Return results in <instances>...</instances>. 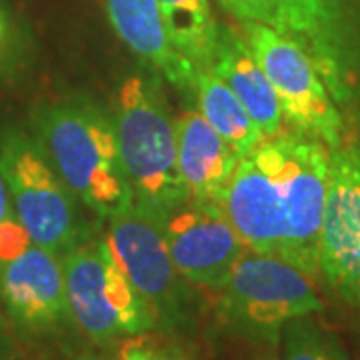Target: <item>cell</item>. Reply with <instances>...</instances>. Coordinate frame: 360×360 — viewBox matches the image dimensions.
<instances>
[{
	"label": "cell",
	"mask_w": 360,
	"mask_h": 360,
	"mask_svg": "<svg viewBox=\"0 0 360 360\" xmlns=\"http://www.w3.org/2000/svg\"><path fill=\"white\" fill-rule=\"evenodd\" d=\"M60 258L70 319L90 340L108 345L155 328L153 310L118 264L106 236H86Z\"/></svg>",
	"instance_id": "5"
},
{
	"label": "cell",
	"mask_w": 360,
	"mask_h": 360,
	"mask_svg": "<svg viewBox=\"0 0 360 360\" xmlns=\"http://www.w3.org/2000/svg\"><path fill=\"white\" fill-rule=\"evenodd\" d=\"M68 360H98L96 356H92V354H89V352H84V354H78V356H72V359Z\"/></svg>",
	"instance_id": "23"
},
{
	"label": "cell",
	"mask_w": 360,
	"mask_h": 360,
	"mask_svg": "<svg viewBox=\"0 0 360 360\" xmlns=\"http://www.w3.org/2000/svg\"><path fill=\"white\" fill-rule=\"evenodd\" d=\"M115 132L132 200L162 219L188 200L179 170L176 124L156 80L132 75L118 89Z\"/></svg>",
	"instance_id": "3"
},
{
	"label": "cell",
	"mask_w": 360,
	"mask_h": 360,
	"mask_svg": "<svg viewBox=\"0 0 360 360\" xmlns=\"http://www.w3.org/2000/svg\"><path fill=\"white\" fill-rule=\"evenodd\" d=\"M0 176L34 245L63 257L89 236L78 212V198L58 176L37 136L16 129L2 134Z\"/></svg>",
	"instance_id": "6"
},
{
	"label": "cell",
	"mask_w": 360,
	"mask_h": 360,
	"mask_svg": "<svg viewBox=\"0 0 360 360\" xmlns=\"http://www.w3.org/2000/svg\"><path fill=\"white\" fill-rule=\"evenodd\" d=\"M319 276L360 310V141H345L330 150Z\"/></svg>",
	"instance_id": "9"
},
{
	"label": "cell",
	"mask_w": 360,
	"mask_h": 360,
	"mask_svg": "<svg viewBox=\"0 0 360 360\" xmlns=\"http://www.w3.org/2000/svg\"><path fill=\"white\" fill-rule=\"evenodd\" d=\"M219 4L238 22L266 25L292 37L286 0H219Z\"/></svg>",
	"instance_id": "19"
},
{
	"label": "cell",
	"mask_w": 360,
	"mask_h": 360,
	"mask_svg": "<svg viewBox=\"0 0 360 360\" xmlns=\"http://www.w3.org/2000/svg\"><path fill=\"white\" fill-rule=\"evenodd\" d=\"M208 70H212L236 94L262 139H272L283 132L284 116L276 92L255 60L240 30L220 26L217 52Z\"/></svg>",
	"instance_id": "13"
},
{
	"label": "cell",
	"mask_w": 360,
	"mask_h": 360,
	"mask_svg": "<svg viewBox=\"0 0 360 360\" xmlns=\"http://www.w3.org/2000/svg\"><path fill=\"white\" fill-rule=\"evenodd\" d=\"M108 22L130 51L156 68L170 84L193 90L194 70L167 39L156 0H103Z\"/></svg>",
	"instance_id": "14"
},
{
	"label": "cell",
	"mask_w": 360,
	"mask_h": 360,
	"mask_svg": "<svg viewBox=\"0 0 360 360\" xmlns=\"http://www.w3.org/2000/svg\"><path fill=\"white\" fill-rule=\"evenodd\" d=\"M160 224L180 276L208 290L220 292L248 250L219 205L186 200L167 212Z\"/></svg>",
	"instance_id": "10"
},
{
	"label": "cell",
	"mask_w": 360,
	"mask_h": 360,
	"mask_svg": "<svg viewBox=\"0 0 360 360\" xmlns=\"http://www.w3.org/2000/svg\"><path fill=\"white\" fill-rule=\"evenodd\" d=\"M30 245L32 240L16 217L8 188L0 176V264L18 257Z\"/></svg>",
	"instance_id": "20"
},
{
	"label": "cell",
	"mask_w": 360,
	"mask_h": 360,
	"mask_svg": "<svg viewBox=\"0 0 360 360\" xmlns=\"http://www.w3.org/2000/svg\"><path fill=\"white\" fill-rule=\"evenodd\" d=\"M28 60V37L11 8L0 0V78L18 75Z\"/></svg>",
	"instance_id": "18"
},
{
	"label": "cell",
	"mask_w": 360,
	"mask_h": 360,
	"mask_svg": "<svg viewBox=\"0 0 360 360\" xmlns=\"http://www.w3.org/2000/svg\"><path fill=\"white\" fill-rule=\"evenodd\" d=\"M219 316L229 333L278 345L288 322L324 309L312 276L283 258L246 250L220 290Z\"/></svg>",
	"instance_id": "4"
},
{
	"label": "cell",
	"mask_w": 360,
	"mask_h": 360,
	"mask_svg": "<svg viewBox=\"0 0 360 360\" xmlns=\"http://www.w3.org/2000/svg\"><path fill=\"white\" fill-rule=\"evenodd\" d=\"M200 115L240 156L264 141L243 103L212 70H196L193 80Z\"/></svg>",
	"instance_id": "16"
},
{
	"label": "cell",
	"mask_w": 360,
	"mask_h": 360,
	"mask_svg": "<svg viewBox=\"0 0 360 360\" xmlns=\"http://www.w3.org/2000/svg\"><path fill=\"white\" fill-rule=\"evenodd\" d=\"M240 32L276 92L290 130L321 141L330 150L347 141L342 110L309 51L296 39L266 25L240 22Z\"/></svg>",
	"instance_id": "7"
},
{
	"label": "cell",
	"mask_w": 360,
	"mask_h": 360,
	"mask_svg": "<svg viewBox=\"0 0 360 360\" xmlns=\"http://www.w3.org/2000/svg\"><path fill=\"white\" fill-rule=\"evenodd\" d=\"M37 141L66 186L101 220L132 206L115 122L86 98L42 104L34 116Z\"/></svg>",
	"instance_id": "2"
},
{
	"label": "cell",
	"mask_w": 360,
	"mask_h": 360,
	"mask_svg": "<svg viewBox=\"0 0 360 360\" xmlns=\"http://www.w3.org/2000/svg\"><path fill=\"white\" fill-rule=\"evenodd\" d=\"M0 360H20L2 314H0Z\"/></svg>",
	"instance_id": "22"
},
{
	"label": "cell",
	"mask_w": 360,
	"mask_h": 360,
	"mask_svg": "<svg viewBox=\"0 0 360 360\" xmlns=\"http://www.w3.org/2000/svg\"><path fill=\"white\" fill-rule=\"evenodd\" d=\"M106 240L136 292L167 330L182 328L191 314L188 283L180 276L168 250L160 219L139 205L112 217Z\"/></svg>",
	"instance_id": "8"
},
{
	"label": "cell",
	"mask_w": 360,
	"mask_h": 360,
	"mask_svg": "<svg viewBox=\"0 0 360 360\" xmlns=\"http://www.w3.org/2000/svg\"><path fill=\"white\" fill-rule=\"evenodd\" d=\"M167 39L174 52L194 70L212 65L220 25L214 20L208 0H156Z\"/></svg>",
	"instance_id": "15"
},
{
	"label": "cell",
	"mask_w": 360,
	"mask_h": 360,
	"mask_svg": "<svg viewBox=\"0 0 360 360\" xmlns=\"http://www.w3.org/2000/svg\"><path fill=\"white\" fill-rule=\"evenodd\" d=\"M0 300L11 321L32 335L54 333L70 319L60 255L39 245L0 264Z\"/></svg>",
	"instance_id": "11"
},
{
	"label": "cell",
	"mask_w": 360,
	"mask_h": 360,
	"mask_svg": "<svg viewBox=\"0 0 360 360\" xmlns=\"http://www.w3.org/2000/svg\"><path fill=\"white\" fill-rule=\"evenodd\" d=\"M283 360H348L345 350L312 316H302L284 326Z\"/></svg>",
	"instance_id": "17"
},
{
	"label": "cell",
	"mask_w": 360,
	"mask_h": 360,
	"mask_svg": "<svg viewBox=\"0 0 360 360\" xmlns=\"http://www.w3.org/2000/svg\"><path fill=\"white\" fill-rule=\"evenodd\" d=\"M174 124L179 170L188 200L222 206L243 156L208 124L198 108L184 110Z\"/></svg>",
	"instance_id": "12"
},
{
	"label": "cell",
	"mask_w": 360,
	"mask_h": 360,
	"mask_svg": "<svg viewBox=\"0 0 360 360\" xmlns=\"http://www.w3.org/2000/svg\"><path fill=\"white\" fill-rule=\"evenodd\" d=\"M116 360H188L176 348L160 347L150 340L136 338L130 340L127 345H122L118 350V359Z\"/></svg>",
	"instance_id": "21"
},
{
	"label": "cell",
	"mask_w": 360,
	"mask_h": 360,
	"mask_svg": "<svg viewBox=\"0 0 360 360\" xmlns=\"http://www.w3.org/2000/svg\"><path fill=\"white\" fill-rule=\"evenodd\" d=\"M328 180L330 148L295 130L281 132L240 158L222 208L248 250L316 278Z\"/></svg>",
	"instance_id": "1"
}]
</instances>
